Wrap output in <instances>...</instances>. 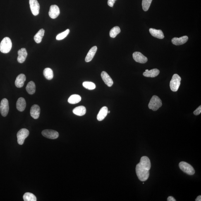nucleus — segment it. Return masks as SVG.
<instances>
[{
  "label": "nucleus",
  "mask_w": 201,
  "mask_h": 201,
  "mask_svg": "<svg viewBox=\"0 0 201 201\" xmlns=\"http://www.w3.org/2000/svg\"><path fill=\"white\" fill-rule=\"evenodd\" d=\"M60 11L59 7L56 5H52L50 9L49 15L50 18L55 19L59 16Z\"/></svg>",
  "instance_id": "obj_11"
},
{
  "label": "nucleus",
  "mask_w": 201,
  "mask_h": 201,
  "mask_svg": "<svg viewBox=\"0 0 201 201\" xmlns=\"http://www.w3.org/2000/svg\"><path fill=\"white\" fill-rule=\"evenodd\" d=\"M9 110V106L8 99H2L0 104V111L2 116L4 117L7 116Z\"/></svg>",
  "instance_id": "obj_7"
},
{
  "label": "nucleus",
  "mask_w": 201,
  "mask_h": 201,
  "mask_svg": "<svg viewBox=\"0 0 201 201\" xmlns=\"http://www.w3.org/2000/svg\"><path fill=\"white\" fill-rule=\"evenodd\" d=\"M140 163L141 164L143 165V166H146L149 170L150 169L151 162L150 159L147 156H143L141 158Z\"/></svg>",
  "instance_id": "obj_26"
},
{
  "label": "nucleus",
  "mask_w": 201,
  "mask_h": 201,
  "mask_svg": "<svg viewBox=\"0 0 201 201\" xmlns=\"http://www.w3.org/2000/svg\"><path fill=\"white\" fill-rule=\"evenodd\" d=\"M120 32H121V30L119 27L116 26L113 27L110 31V36L113 38H114L118 34L120 33Z\"/></svg>",
  "instance_id": "obj_29"
},
{
  "label": "nucleus",
  "mask_w": 201,
  "mask_h": 201,
  "mask_svg": "<svg viewBox=\"0 0 201 201\" xmlns=\"http://www.w3.org/2000/svg\"><path fill=\"white\" fill-rule=\"evenodd\" d=\"M101 76L104 83L108 87H111L113 85V81L112 79L106 72H102L101 73Z\"/></svg>",
  "instance_id": "obj_14"
},
{
  "label": "nucleus",
  "mask_w": 201,
  "mask_h": 201,
  "mask_svg": "<svg viewBox=\"0 0 201 201\" xmlns=\"http://www.w3.org/2000/svg\"><path fill=\"white\" fill-rule=\"evenodd\" d=\"M26 89L27 92L30 95L35 93V85L33 81H30L27 84Z\"/></svg>",
  "instance_id": "obj_25"
},
{
  "label": "nucleus",
  "mask_w": 201,
  "mask_h": 201,
  "mask_svg": "<svg viewBox=\"0 0 201 201\" xmlns=\"http://www.w3.org/2000/svg\"><path fill=\"white\" fill-rule=\"evenodd\" d=\"M70 32L69 29H67L65 32H61V33L58 34L56 37L57 40H61L65 38L68 35Z\"/></svg>",
  "instance_id": "obj_32"
},
{
  "label": "nucleus",
  "mask_w": 201,
  "mask_h": 201,
  "mask_svg": "<svg viewBox=\"0 0 201 201\" xmlns=\"http://www.w3.org/2000/svg\"><path fill=\"white\" fill-rule=\"evenodd\" d=\"M26 80V76L24 74H20L16 78L15 81V85L16 87L20 88L23 87L24 82Z\"/></svg>",
  "instance_id": "obj_16"
},
{
  "label": "nucleus",
  "mask_w": 201,
  "mask_h": 201,
  "mask_svg": "<svg viewBox=\"0 0 201 201\" xmlns=\"http://www.w3.org/2000/svg\"><path fill=\"white\" fill-rule=\"evenodd\" d=\"M81 100V97L77 94H73L70 96L68 99V102L70 104L78 103Z\"/></svg>",
  "instance_id": "obj_23"
},
{
  "label": "nucleus",
  "mask_w": 201,
  "mask_h": 201,
  "mask_svg": "<svg viewBox=\"0 0 201 201\" xmlns=\"http://www.w3.org/2000/svg\"><path fill=\"white\" fill-rule=\"evenodd\" d=\"M73 112L78 116H83L86 113V109L84 106H78L73 110Z\"/></svg>",
  "instance_id": "obj_21"
},
{
  "label": "nucleus",
  "mask_w": 201,
  "mask_h": 201,
  "mask_svg": "<svg viewBox=\"0 0 201 201\" xmlns=\"http://www.w3.org/2000/svg\"><path fill=\"white\" fill-rule=\"evenodd\" d=\"M168 201H176V200L172 196L168 197L167 199Z\"/></svg>",
  "instance_id": "obj_35"
},
{
  "label": "nucleus",
  "mask_w": 201,
  "mask_h": 201,
  "mask_svg": "<svg viewBox=\"0 0 201 201\" xmlns=\"http://www.w3.org/2000/svg\"><path fill=\"white\" fill-rule=\"evenodd\" d=\"M136 171L139 179L144 182L148 179L149 176V169L140 162L136 165Z\"/></svg>",
  "instance_id": "obj_1"
},
{
  "label": "nucleus",
  "mask_w": 201,
  "mask_h": 201,
  "mask_svg": "<svg viewBox=\"0 0 201 201\" xmlns=\"http://www.w3.org/2000/svg\"><path fill=\"white\" fill-rule=\"evenodd\" d=\"M152 1V0H142V8L144 11H148Z\"/></svg>",
  "instance_id": "obj_31"
},
{
  "label": "nucleus",
  "mask_w": 201,
  "mask_h": 201,
  "mask_svg": "<svg viewBox=\"0 0 201 201\" xmlns=\"http://www.w3.org/2000/svg\"><path fill=\"white\" fill-rule=\"evenodd\" d=\"M40 113V109L37 105L35 104L31 107L30 110L31 116L35 119L39 118Z\"/></svg>",
  "instance_id": "obj_12"
},
{
  "label": "nucleus",
  "mask_w": 201,
  "mask_h": 201,
  "mask_svg": "<svg viewBox=\"0 0 201 201\" xmlns=\"http://www.w3.org/2000/svg\"><path fill=\"white\" fill-rule=\"evenodd\" d=\"M18 56L17 58V61L20 63H24L28 55L26 49L25 48H22L18 50Z\"/></svg>",
  "instance_id": "obj_13"
},
{
  "label": "nucleus",
  "mask_w": 201,
  "mask_h": 201,
  "mask_svg": "<svg viewBox=\"0 0 201 201\" xmlns=\"http://www.w3.org/2000/svg\"><path fill=\"white\" fill-rule=\"evenodd\" d=\"M188 39V38L187 36H184L180 38L174 37L172 39V42L175 45H181L186 43Z\"/></svg>",
  "instance_id": "obj_15"
},
{
  "label": "nucleus",
  "mask_w": 201,
  "mask_h": 201,
  "mask_svg": "<svg viewBox=\"0 0 201 201\" xmlns=\"http://www.w3.org/2000/svg\"><path fill=\"white\" fill-rule=\"evenodd\" d=\"M108 109L106 106L102 107L99 111L97 116V119L99 121L103 120L108 114Z\"/></svg>",
  "instance_id": "obj_20"
},
{
  "label": "nucleus",
  "mask_w": 201,
  "mask_h": 201,
  "mask_svg": "<svg viewBox=\"0 0 201 201\" xmlns=\"http://www.w3.org/2000/svg\"><path fill=\"white\" fill-rule=\"evenodd\" d=\"M26 106V103L25 99L22 97L20 98L17 102L16 106L17 110L20 112L23 111L24 110Z\"/></svg>",
  "instance_id": "obj_19"
},
{
  "label": "nucleus",
  "mask_w": 201,
  "mask_h": 201,
  "mask_svg": "<svg viewBox=\"0 0 201 201\" xmlns=\"http://www.w3.org/2000/svg\"><path fill=\"white\" fill-rule=\"evenodd\" d=\"M201 113V106H199L198 108H197L195 110V111H194L193 113L196 116H197V115H199Z\"/></svg>",
  "instance_id": "obj_33"
},
{
  "label": "nucleus",
  "mask_w": 201,
  "mask_h": 201,
  "mask_svg": "<svg viewBox=\"0 0 201 201\" xmlns=\"http://www.w3.org/2000/svg\"><path fill=\"white\" fill-rule=\"evenodd\" d=\"M116 1L117 0H108V5L111 7H113Z\"/></svg>",
  "instance_id": "obj_34"
},
{
  "label": "nucleus",
  "mask_w": 201,
  "mask_h": 201,
  "mask_svg": "<svg viewBox=\"0 0 201 201\" xmlns=\"http://www.w3.org/2000/svg\"><path fill=\"white\" fill-rule=\"evenodd\" d=\"M149 32L151 35L156 38L161 39L164 38V34L162 30L151 28L149 29Z\"/></svg>",
  "instance_id": "obj_18"
},
{
  "label": "nucleus",
  "mask_w": 201,
  "mask_h": 201,
  "mask_svg": "<svg viewBox=\"0 0 201 201\" xmlns=\"http://www.w3.org/2000/svg\"><path fill=\"white\" fill-rule=\"evenodd\" d=\"M162 106V101L159 97L156 95L153 96L148 105L149 109L156 111Z\"/></svg>",
  "instance_id": "obj_3"
},
{
  "label": "nucleus",
  "mask_w": 201,
  "mask_h": 201,
  "mask_svg": "<svg viewBox=\"0 0 201 201\" xmlns=\"http://www.w3.org/2000/svg\"><path fill=\"white\" fill-rule=\"evenodd\" d=\"M110 113V111H108V113Z\"/></svg>",
  "instance_id": "obj_37"
},
{
  "label": "nucleus",
  "mask_w": 201,
  "mask_h": 201,
  "mask_svg": "<svg viewBox=\"0 0 201 201\" xmlns=\"http://www.w3.org/2000/svg\"><path fill=\"white\" fill-rule=\"evenodd\" d=\"M181 78L177 74H175L173 75L170 82V87L173 92H177L181 84Z\"/></svg>",
  "instance_id": "obj_4"
},
{
  "label": "nucleus",
  "mask_w": 201,
  "mask_h": 201,
  "mask_svg": "<svg viewBox=\"0 0 201 201\" xmlns=\"http://www.w3.org/2000/svg\"><path fill=\"white\" fill-rule=\"evenodd\" d=\"M195 201H201V196L199 195V196L197 197L195 200Z\"/></svg>",
  "instance_id": "obj_36"
},
{
  "label": "nucleus",
  "mask_w": 201,
  "mask_h": 201,
  "mask_svg": "<svg viewBox=\"0 0 201 201\" xmlns=\"http://www.w3.org/2000/svg\"><path fill=\"white\" fill-rule=\"evenodd\" d=\"M133 57L136 61L140 63H147L148 60L146 56L140 52H134L133 54Z\"/></svg>",
  "instance_id": "obj_10"
},
{
  "label": "nucleus",
  "mask_w": 201,
  "mask_h": 201,
  "mask_svg": "<svg viewBox=\"0 0 201 201\" xmlns=\"http://www.w3.org/2000/svg\"><path fill=\"white\" fill-rule=\"evenodd\" d=\"M43 136L46 138L55 140L58 138L59 136V134L58 132L55 130H45L42 132Z\"/></svg>",
  "instance_id": "obj_8"
},
{
  "label": "nucleus",
  "mask_w": 201,
  "mask_h": 201,
  "mask_svg": "<svg viewBox=\"0 0 201 201\" xmlns=\"http://www.w3.org/2000/svg\"><path fill=\"white\" fill-rule=\"evenodd\" d=\"M160 73L159 70L157 69H154L147 72H144L143 73L144 76L147 77L154 78L158 75Z\"/></svg>",
  "instance_id": "obj_22"
},
{
  "label": "nucleus",
  "mask_w": 201,
  "mask_h": 201,
  "mask_svg": "<svg viewBox=\"0 0 201 201\" xmlns=\"http://www.w3.org/2000/svg\"><path fill=\"white\" fill-rule=\"evenodd\" d=\"M97 50V47L96 46H94L91 48V49L89 51L86 57L85 61L87 62H89L91 61L95 56V53Z\"/></svg>",
  "instance_id": "obj_17"
},
{
  "label": "nucleus",
  "mask_w": 201,
  "mask_h": 201,
  "mask_svg": "<svg viewBox=\"0 0 201 201\" xmlns=\"http://www.w3.org/2000/svg\"><path fill=\"white\" fill-rule=\"evenodd\" d=\"M83 86L86 89L92 90L95 89L96 87L95 84L92 82L89 81L84 82L83 83Z\"/></svg>",
  "instance_id": "obj_30"
},
{
  "label": "nucleus",
  "mask_w": 201,
  "mask_h": 201,
  "mask_svg": "<svg viewBox=\"0 0 201 201\" xmlns=\"http://www.w3.org/2000/svg\"><path fill=\"white\" fill-rule=\"evenodd\" d=\"M179 166L182 171L187 174L193 175L195 173V169L193 166L186 162L182 161L180 163Z\"/></svg>",
  "instance_id": "obj_5"
},
{
  "label": "nucleus",
  "mask_w": 201,
  "mask_h": 201,
  "mask_svg": "<svg viewBox=\"0 0 201 201\" xmlns=\"http://www.w3.org/2000/svg\"><path fill=\"white\" fill-rule=\"evenodd\" d=\"M23 199L24 201H36L37 198L33 194L30 193H25L23 195Z\"/></svg>",
  "instance_id": "obj_28"
},
{
  "label": "nucleus",
  "mask_w": 201,
  "mask_h": 201,
  "mask_svg": "<svg viewBox=\"0 0 201 201\" xmlns=\"http://www.w3.org/2000/svg\"><path fill=\"white\" fill-rule=\"evenodd\" d=\"M43 75L45 78L47 80H51L53 78V70L50 68L45 69L43 71Z\"/></svg>",
  "instance_id": "obj_27"
},
{
  "label": "nucleus",
  "mask_w": 201,
  "mask_h": 201,
  "mask_svg": "<svg viewBox=\"0 0 201 201\" xmlns=\"http://www.w3.org/2000/svg\"><path fill=\"white\" fill-rule=\"evenodd\" d=\"M148 70H148V69L146 70H145V72H147V71H148Z\"/></svg>",
  "instance_id": "obj_38"
},
{
  "label": "nucleus",
  "mask_w": 201,
  "mask_h": 201,
  "mask_svg": "<svg viewBox=\"0 0 201 201\" xmlns=\"http://www.w3.org/2000/svg\"><path fill=\"white\" fill-rule=\"evenodd\" d=\"M45 31L43 29H41L34 36V39L37 43H39L42 41L43 37L44 35Z\"/></svg>",
  "instance_id": "obj_24"
},
{
  "label": "nucleus",
  "mask_w": 201,
  "mask_h": 201,
  "mask_svg": "<svg viewBox=\"0 0 201 201\" xmlns=\"http://www.w3.org/2000/svg\"><path fill=\"white\" fill-rule=\"evenodd\" d=\"M29 135L28 130L26 128H22L18 131L17 134V141L20 145H22L25 139Z\"/></svg>",
  "instance_id": "obj_6"
},
{
  "label": "nucleus",
  "mask_w": 201,
  "mask_h": 201,
  "mask_svg": "<svg viewBox=\"0 0 201 201\" xmlns=\"http://www.w3.org/2000/svg\"><path fill=\"white\" fill-rule=\"evenodd\" d=\"M30 8L32 14L34 16H37L39 13L40 6L37 0H30L29 1Z\"/></svg>",
  "instance_id": "obj_9"
},
{
  "label": "nucleus",
  "mask_w": 201,
  "mask_h": 201,
  "mask_svg": "<svg viewBox=\"0 0 201 201\" xmlns=\"http://www.w3.org/2000/svg\"><path fill=\"white\" fill-rule=\"evenodd\" d=\"M12 47L11 39L8 37H5L0 44V51L3 53H7L11 51Z\"/></svg>",
  "instance_id": "obj_2"
}]
</instances>
